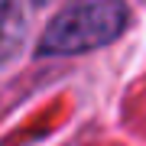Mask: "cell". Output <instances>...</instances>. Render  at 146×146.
Masks as SVG:
<instances>
[{
  "mask_svg": "<svg viewBox=\"0 0 146 146\" xmlns=\"http://www.w3.org/2000/svg\"><path fill=\"white\" fill-rule=\"evenodd\" d=\"M127 29L123 0H72L46 26L39 39V55H81L110 46Z\"/></svg>",
  "mask_w": 146,
  "mask_h": 146,
  "instance_id": "6da1fadb",
  "label": "cell"
},
{
  "mask_svg": "<svg viewBox=\"0 0 146 146\" xmlns=\"http://www.w3.org/2000/svg\"><path fill=\"white\" fill-rule=\"evenodd\" d=\"M29 33V16L23 0H0V65L20 55Z\"/></svg>",
  "mask_w": 146,
  "mask_h": 146,
  "instance_id": "7a4b0ae2",
  "label": "cell"
}]
</instances>
